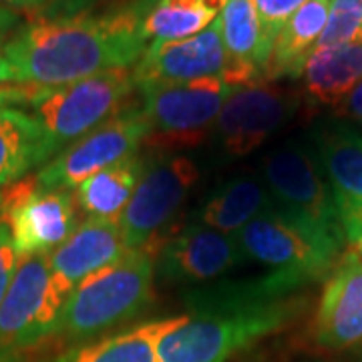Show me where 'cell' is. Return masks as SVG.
<instances>
[{
	"mask_svg": "<svg viewBox=\"0 0 362 362\" xmlns=\"http://www.w3.org/2000/svg\"><path fill=\"white\" fill-rule=\"evenodd\" d=\"M0 204H2V194H0Z\"/></svg>",
	"mask_w": 362,
	"mask_h": 362,
	"instance_id": "36",
	"label": "cell"
},
{
	"mask_svg": "<svg viewBox=\"0 0 362 362\" xmlns=\"http://www.w3.org/2000/svg\"><path fill=\"white\" fill-rule=\"evenodd\" d=\"M143 169L145 161L139 156H133L90 175L77 187V206L89 218L119 220L141 180Z\"/></svg>",
	"mask_w": 362,
	"mask_h": 362,
	"instance_id": "24",
	"label": "cell"
},
{
	"mask_svg": "<svg viewBox=\"0 0 362 362\" xmlns=\"http://www.w3.org/2000/svg\"><path fill=\"white\" fill-rule=\"evenodd\" d=\"M352 246H354V252H358V254L362 256V235L356 240V242H354V244H352Z\"/></svg>",
	"mask_w": 362,
	"mask_h": 362,
	"instance_id": "35",
	"label": "cell"
},
{
	"mask_svg": "<svg viewBox=\"0 0 362 362\" xmlns=\"http://www.w3.org/2000/svg\"><path fill=\"white\" fill-rule=\"evenodd\" d=\"M0 220L18 258L47 256L77 230V202L66 189H40L35 177L18 180L2 192Z\"/></svg>",
	"mask_w": 362,
	"mask_h": 362,
	"instance_id": "10",
	"label": "cell"
},
{
	"mask_svg": "<svg viewBox=\"0 0 362 362\" xmlns=\"http://www.w3.org/2000/svg\"><path fill=\"white\" fill-rule=\"evenodd\" d=\"M149 123L141 109H121L103 125L69 145L61 153L47 161L35 180L40 189H73L83 181L137 156V149L147 141Z\"/></svg>",
	"mask_w": 362,
	"mask_h": 362,
	"instance_id": "9",
	"label": "cell"
},
{
	"mask_svg": "<svg viewBox=\"0 0 362 362\" xmlns=\"http://www.w3.org/2000/svg\"><path fill=\"white\" fill-rule=\"evenodd\" d=\"M226 0H156L141 14V35L151 40H180L206 30L220 18Z\"/></svg>",
	"mask_w": 362,
	"mask_h": 362,
	"instance_id": "25",
	"label": "cell"
},
{
	"mask_svg": "<svg viewBox=\"0 0 362 362\" xmlns=\"http://www.w3.org/2000/svg\"><path fill=\"white\" fill-rule=\"evenodd\" d=\"M262 173L280 211L338 246L346 242L330 185L312 145L298 139L282 143L264 157Z\"/></svg>",
	"mask_w": 362,
	"mask_h": 362,
	"instance_id": "7",
	"label": "cell"
},
{
	"mask_svg": "<svg viewBox=\"0 0 362 362\" xmlns=\"http://www.w3.org/2000/svg\"><path fill=\"white\" fill-rule=\"evenodd\" d=\"M0 4L16 11H37L49 4V0H0Z\"/></svg>",
	"mask_w": 362,
	"mask_h": 362,
	"instance_id": "31",
	"label": "cell"
},
{
	"mask_svg": "<svg viewBox=\"0 0 362 362\" xmlns=\"http://www.w3.org/2000/svg\"><path fill=\"white\" fill-rule=\"evenodd\" d=\"M197 180L199 169L185 156H163L145 163L133 197L119 216L125 246H149L156 233L180 211Z\"/></svg>",
	"mask_w": 362,
	"mask_h": 362,
	"instance_id": "11",
	"label": "cell"
},
{
	"mask_svg": "<svg viewBox=\"0 0 362 362\" xmlns=\"http://www.w3.org/2000/svg\"><path fill=\"white\" fill-rule=\"evenodd\" d=\"M228 66L221 77L233 87L258 83L270 63L272 47L264 37L254 0H226L220 14Z\"/></svg>",
	"mask_w": 362,
	"mask_h": 362,
	"instance_id": "18",
	"label": "cell"
},
{
	"mask_svg": "<svg viewBox=\"0 0 362 362\" xmlns=\"http://www.w3.org/2000/svg\"><path fill=\"white\" fill-rule=\"evenodd\" d=\"M135 89L131 69H111L61 87L8 89V103H26L54 157L117 115Z\"/></svg>",
	"mask_w": 362,
	"mask_h": 362,
	"instance_id": "4",
	"label": "cell"
},
{
	"mask_svg": "<svg viewBox=\"0 0 362 362\" xmlns=\"http://www.w3.org/2000/svg\"><path fill=\"white\" fill-rule=\"evenodd\" d=\"M187 314L133 326L109 337L73 344L51 362H161V340L185 322Z\"/></svg>",
	"mask_w": 362,
	"mask_h": 362,
	"instance_id": "19",
	"label": "cell"
},
{
	"mask_svg": "<svg viewBox=\"0 0 362 362\" xmlns=\"http://www.w3.org/2000/svg\"><path fill=\"white\" fill-rule=\"evenodd\" d=\"M274 207L266 185L254 177H233L218 187L195 211V223L223 233H238L259 214Z\"/></svg>",
	"mask_w": 362,
	"mask_h": 362,
	"instance_id": "23",
	"label": "cell"
},
{
	"mask_svg": "<svg viewBox=\"0 0 362 362\" xmlns=\"http://www.w3.org/2000/svg\"><path fill=\"white\" fill-rule=\"evenodd\" d=\"M18 254L14 250L13 235L6 226V221L0 220V304L6 296L8 288L13 284V278L18 270Z\"/></svg>",
	"mask_w": 362,
	"mask_h": 362,
	"instance_id": "28",
	"label": "cell"
},
{
	"mask_svg": "<svg viewBox=\"0 0 362 362\" xmlns=\"http://www.w3.org/2000/svg\"><path fill=\"white\" fill-rule=\"evenodd\" d=\"M244 258L235 233L192 223L157 254V272L169 284H202L235 268Z\"/></svg>",
	"mask_w": 362,
	"mask_h": 362,
	"instance_id": "16",
	"label": "cell"
},
{
	"mask_svg": "<svg viewBox=\"0 0 362 362\" xmlns=\"http://www.w3.org/2000/svg\"><path fill=\"white\" fill-rule=\"evenodd\" d=\"M244 258L268 266L296 290L328 276L342 246L274 206L235 233Z\"/></svg>",
	"mask_w": 362,
	"mask_h": 362,
	"instance_id": "6",
	"label": "cell"
},
{
	"mask_svg": "<svg viewBox=\"0 0 362 362\" xmlns=\"http://www.w3.org/2000/svg\"><path fill=\"white\" fill-rule=\"evenodd\" d=\"M18 25V14L14 13L13 8L0 4V39L6 37L13 28H16Z\"/></svg>",
	"mask_w": 362,
	"mask_h": 362,
	"instance_id": "30",
	"label": "cell"
},
{
	"mask_svg": "<svg viewBox=\"0 0 362 362\" xmlns=\"http://www.w3.org/2000/svg\"><path fill=\"white\" fill-rule=\"evenodd\" d=\"M157 250L151 244L90 274L69 294L57 338L87 342L137 318L153 298Z\"/></svg>",
	"mask_w": 362,
	"mask_h": 362,
	"instance_id": "3",
	"label": "cell"
},
{
	"mask_svg": "<svg viewBox=\"0 0 362 362\" xmlns=\"http://www.w3.org/2000/svg\"><path fill=\"white\" fill-rule=\"evenodd\" d=\"M153 2H156V0H137V4H135V11H137V13H139V16H141V14L145 13V11H147V8H149Z\"/></svg>",
	"mask_w": 362,
	"mask_h": 362,
	"instance_id": "33",
	"label": "cell"
},
{
	"mask_svg": "<svg viewBox=\"0 0 362 362\" xmlns=\"http://www.w3.org/2000/svg\"><path fill=\"white\" fill-rule=\"evenodd\" d=\"M228 54L221 40L220 18L206 30L180 40L151 42L133 69L135 87L161 83H189L220 77L226 73Z\"/></svg>",
	"mask_w": 362,
	"mask_h": 362,
	"instance_id": "14",
	"label": "cell"
},
{
	"mask_svg": "<svg viewBox=\"0 0 362 362\" xmlns=\"http://www.w3.org/2000/svg\"><path fill=\"white\" fill-rule=\"evenodd\" d=\"M356 42H362V0H330L328 23L316 49Z\"/></svg>",
	"mask_w": 362,
	"mask_h": 362,
	"instance_id": "26",
	"label": "cell"
},
{
	"mask_svg": "<svg viewBox=\"0 0 362 362\" xmlns=\"http://www.w3.org/2000/svg\"><path fill=\"white\" fill-rule=\"evenodd\" d=\"M51 149L40 123L23 109L0 99V187L11 185L37 165L51 161Z\"/></svg>",
	"mask_w": 362,
	"mask_h": 362,
	"instance_id": "20",
	"label": "cell"
},
{
	"mask_svg": "<svg viewBox=\"0 0 362 362\" xmlns=\"http://www.w3.org/2000/svg\"><path fill=\"white\" fill-rule=\"evenodd\" d=\"M298 292L276 274L256 282L220 284L189 294L185 322L159 344L161 362H230L262 338L282 330L298 310Z\"/></svg>",
	"mask_w": 362,
	"mask_h": 362,
	"instance_id": "2",
	"label": "cell"
},
{
	"mask_svg": "<svg viewBox=\"0 0 362 362\" xmlns=\"http://www.w3.org/2000/svg\"><path fill=\"white\" fill-rule=\"evenodd\" d=\"M300 77L312 103L340 105L362 81V42L312 51Z\"/></svg>",
	"mask_w": 362,
	"mask_h": 362,
	"instance_id": "22",
	"label": "cell"
},
{
	"mask_svg": "<svg viewBox=\"0 0 362 362\" xmlns=\"http://www.w3.org/2000/svg\"><path fill=\"white\" fill-rule=\"evenodd\" d=\"M312 338L326 350L362 342V256L350 250L328 274L312 320Z\"/></svg>",
	"mask_w": 362,
	"mask_h": 362,
	"instance_id": "15",
	"label": "cell"
},
{
	"mask_svg": "<svg viewBox=\"0 0 362 362\" xmlns=\"http://www.w3.org/2000/svg\"><path fill=\"white\" fill-rule=\"evenodd\" d=\"M298 107L296 93L278 85L252 83L238 87L228 97L214 129L226 153L250 156L294 117Z\"/></svg>",
	"mask_w": 362,
	"mask_h": 362,
	"instance_id": "12",
	"label": "cell"
},
{
	"mask_svg": "<svg viewBox=\"0 0 362 362\" xmlns=\"http://www.w3.org/2000/svg\"><path fill=\"white\" fill-rule=\"evenodd\" d=\"M254 2H256L259 21H262L264 37L268 40V45L274 47V40L282 30V26L306 0H254Z\"/></svg>",
	"mask_w": 362,
	"mask_h": 362,
	"instance_id": "27",
	"label": "cell"
},
{
	"mask_svg": "<svg viewBox=\"0 0 362 362\" xmlns=\"http://www.w3.org/2000/svg\"><path fill=\"white\" fill-rule=\"evenodd\" d=\"M4 83H16V77H14V71L6 54H4V45H0V85Z\"/></svg>",
	"mask_w": 362,
	"mask_h": 362,
	"instance_id": "32",
	"label": "cell"
},
{
	"mask_svg": "<svg viewBox=\"0 0 362 362\" xmlns=\"http://www.w3.org/2000/svg\"><path fill=\"white\" fill-rule=\"evenodd\" d=\"M337 204L346 242L362 235V133L346 123H324L310 133Z\"/></svg>",
	"mask_w": 362,
	"mask_h": 362,
	"instance_id": "13",
	"label": "cell"
},
{
	"mask_svg": "<svg viewBox=\"0 0 362 362\" xmlns=\"http://www.w3.org/2000/svg\"><path fill=\"white\" fill-rule=\"evenodd\" d=\"M127 252L129 247L125 246L119 220L89 218L65 244L49 254V264L54 278L73 292L90 274L115 264Z\"/></svg>",
	"mask_w": 362,
	"mask_h": 362,
	"instance_id": "17",
	"label": "cell"
},
{
	"mask_svg": "<svg viewBox=\"0 0 362 362\" xmlns=\"http://www.w3.org/2000/svg\"><path fill=\"white\" fill-rule=\"evenodd\" d=\"M330 13V0H306L288 18L272 47L266 77L296 78L322 37Z\"/></svg>",
	"mask_w": 362,
	"mask_h": 362,
	"instance_id": "21",
	"label": "cell"
},
{
	"mask_svg": "<svg viewBox=\"0 0 362 362\" xmlns=\"http://www.w3.org/2000/svg\"><path fill=\"white\" fill-rule=\"evenodd\" d=\"M338 113L354 121H362V81L338 105Z\"/></svg>",
	"mask_w": 362,
	"mask_h": 362,
	"instance_id": "29",
	"label": "cell"
},
{
	"mask_svg": "<svg viewBox=\"0 0 362 362\" xmlns=\"http://www.w3.org/2000/svg\"><path fill=\"white\" fill-rule=\"evenodd\" d=\"M49 2H54V4H65L66 8H77L81 0H49Z\"/></svg>",
	"mask_w": 362,
	"mask_h": 362,
	"instance_id": "34",
	"label": "cell"
},
{
	"mask_svg": "<svg viewBox=\"0 0 362 362\" xmlns=\"http://www.w3.org/2000/svg\"><path fill=\"white\" fill-rule=\"evenodd\" d=\"M143 52L135 6L101 16L39 18L4 42L16 83L33 87H61L111 69H129Z\"/></svg>",
	"mask_w": 362,
	"mask_h": 362,
	"instance_id": "1",
	"label": "cell"
},
{
	"mask_svg": "<svg viewBox=\"0 0 362 362\" xmlns=\"http://www.w3.org/2000/svg\"><path fill=\"white\" fill-rule=\"evenodd\" d=\"M235 89L221 75L139 87L141 111L149 123L147 143L161 149L199 143L209 127L216 125L221 107Z\"/></svg>",
	"mask_w": 362,
	"mask_h": 362,
	"instance_id": "8",
	"label": "cell"
},
{
	"mask_svg": "<svg viewBox=\"0 0 362 362\" xmlns=\"http://www.w3.org/2000/svg\"><path fill=\"white\" fill-rule=\"evenodd\" d=\"M69 294L54 278L49 256L21 259L0 304V362H25L57 338Z\"/></svg>",
	"mask_w": 362,
	"mask_h": 362,
	"instance_id": "5",
	"label": "cell"
}]
</instances>
